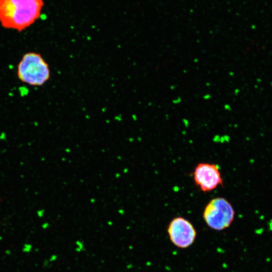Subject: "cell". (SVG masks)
Returning <instances> with one entry per match:
<instances>
[{"label": "cell", "instance_id": "7", "mask_svg": "<svg viewBox=\"0 0 272 272\" xmlns=\"http://www.w3.org/2000/svg\"><path fill=\"white\" fill-rule=\"evenodd\" d=\"M203 99H205V100H208V99H210L211 98V95L210 94H206V95H205L203 97Z\"/></svg>", "mask_w": 272, "mask_h": 272}, {"label": "cell", "instance_id": "5", "mask_svg": "<svg viewBox=\"0 0 272 272\" xmlns=\"http://www.w3.org/2000/svg\"><path fill=\"white\" fill-rule=\"evenodd\" d=\"M193 176L196 185L203 192L211 191L223 184L219 167L215 164H198L194 169Z\"/></svg>", "mask_w": 272, "mask_h": 272}, {"label": "cell", "instance_id": "2", "mask_svg": "<svg viewBox=\"0 0 272 272\" xmlns=\"http://www.w3.org/2000/svg\"><path fill=\"white\" fill-rule=\"evenodd\" d=\"M18 78L32 86H41L50 78L49 65L42 56L36 52L25 54L18 64Z\"/></svg>", "mask_w": 272, "mask_h": 272}, {"label": "cell", "instance_id": "6", "mask_svg": "<svg viewBox=\"0 0 272 272\" xmlns=\"http://www.w3.org/2000/svg\"><path fill=\"white\" fill-rule=\"evenodd\" d=\"M181 101V99L180 97H177V98L173 100L172 102L174 104H178Z\"/></svg>", "mask_w": 272, "mask_h": 272}, {"label": "cell", "instance_id": "4", "mask_svg": "<svg viewBox=\"0 0 272 272\" xmlns=\"http://www.w3.org/2000/svg\"><path fill=\"white\" fill-rule=\"evenodd\" d=\"M167 232L172 243L180 248L190 246L196 236V230L192 224L181 217H176L170 222Z\"/></svg>", "mask_w": 272, "mask_h": 272}, {"label": "cell", "instance_id": "3", "mask_svg": "<svg viewBox=\"0 0 272 272\" xmlns=\"http://www.w3.org/2000/svg\"><path fill=\"white\" fill-rule=\"evenodd\" d=\"M234 214L232 206L227 199L216 197L207 204L203 217L210 228L221 231L229 227L234 220Z\"/></svg>", "mask_w": 272, "mask_h": 272}, {"label": "cell", "instance_id": "1", "mask_svg": "<svg viewBox=\"0 0 272 272\" xmlns=\"http://www.w3.org/2000/svg\"><path fill=\"white\" fill-rule=\"evenodd\" d=\"M43 6V0H0V22L20 32L40 17Z\"/></svg>", "mask_w": 272, "mask_h": 272}]
</instances>
